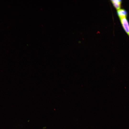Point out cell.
Instances as JSON below:
<instances>
[{"label": "cell", "mask_w": 129, "mask_h": 129, "mask_svg": "<svg viewBox=\"0 0 129 129\" xmlns=\"http://www.w3.org/2000/svg\"><path fill=\"white\" fill-rule=\"evenodd\" d=\"M117 13L119 18L126 17L127 13V11L124 9H120L117 11Z\"/></svg>", "instance_id": "cell-2"}, {"label": "cell", "mask_w": 129, "mask_h": 129, "mask_svg": "<svg viewBox=\"0 0 129 129\" xmlns=\"http://www.w3.org/2000/svg\"><path fill=\"white\" fill-rule=\"evenodd\" d=\"M114 7L117 10L120 9L121 7L122 0H111Z\"/></svg>", "instance_id": "cell-3"}, {"label": "cell", "mask_w": 129, "mask_h": 129, "mask_svg": "<svg viewBox=\"0 0 129 129\" xmlns=\"http://www.w3.org/2000/svg\"><path fill=\"white\" fill-rule=\"evenodd\" d=\"M119 19L123 28L129 37V24L126 17L121 18Z\"/></svg>", "instance_id": "cell-1"}]
</instances>
